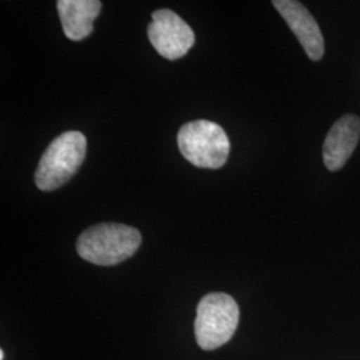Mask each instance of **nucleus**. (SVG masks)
Instances as JSON below:
<instances>
[{"label": "nucleus", "instance_id": "obj_1", "mask_svg": "<svg viewBox=\"0 0 360 360\" xmlns=\"http://www.w3.org/2000/svg\"><path fill=\"white\" fill-rule=\"evenodd\" d=\"M142 243V235L120 223H101L77 239L79 257L96 266H115L132 257Z\"/></svg>", "mask_w": 360, "mask_h": 360}, {"label": "nucleus", "instance_id": "obj_2", "mask_svg": "<svg viewBox=\"0 0 360 360\" xmlns=\"http://www.w3.org/2000/svg\"><path fill=\"white\" fill-rule=\"evenodd\" d=\"M87 150L86 136L67 131L52 141L39 160L35 184L41 191H53L71 179L82 166Z\"/></svg>", "mask_w": 360, "mask_h": 360}, {"label": "nucleus", "instance_id": "obj_3", "mask_svg": "<svg viewBox=\"0 0 360 360\" xmlns=\"http://www.w3.org/2000/svg\"><path fill=\"white\" fill-rule=\"evenodd\" d=\"M239 307L232 296L212 292L196 309L195 338L199 347L211 351L231 340L239 324Z\"/></svg>", "mask_w": 360, "mask_h": 360}, {"label": "nucleus", "instance_id": "obj_4", "mask_svg": "<svg viewBox=\"0 0 360 360\" xmlns=\"http://www.w3.org/2000/svg\"><path fill=\"white\" fill-rule=\"evenodd\" d=\"M178 146L191 165L211 169L223 167L231 150L226 131L208 120H195L181 126Z\"/></svg>", "mask_w": 360, "mask_h": 360}, {"label": "nucleus", "instance_id": "obj_5", "mask_svg": "<svg viewBox=\"0 0 360 360\" xmlns=\"http://www.w3.org/2000/svg\"><path fill=\"white\" fill-rule=\"evenodd\" d=\"M147 34L155 50L168 60L183 58L195 43L193 28L178 13L165 8L153 13Z\"/></svg>", "mask_w": 360, "mask_h": 360}, {"label": "nucleus", "instance_id": "obj_6", "mask_svg": "<svg viewBox=\"0 0 360 360\" xmlns=\"http://www.w3.org/2000/svg\"><path fill=\"white\" fill-rule=\"evenodd\" d=\"M272 6L295 34L309 59L319 62L324 55V39L315 18L306 6L296 0H274Z\"/></svg>", "mask_w": 360, "mask_h": 360}, {"label": "nucleus", "instance_id": "obj_7", "mask_svg": "<svg viewBox=\"0 0 360 360\" xmlns=\"http://www.w3.org/2000/svg\"><path fill=\"white\" fill-rule=\"evenodd\" d=\"M360 139V119L347 114L336 120L323 144V160L330 171L346 166Z\"/></svg>", "mask_w": 360, "mask_h": 360}, {"label": "nucleus", "instance_id": "obj_8", "mask_svg": "<svg viewBox=\"0 0 360 360\" xmlns=\"http://www.w3.org/2000/svg\"><path fill=\"white\" fill-rule=\"evenodd\" d=\"M56 7L65 37L75 41L92 34L94 20L102 11L98 0H59Z\"/></svg>", "mask_w": 360, "mask_h": 360}, {"label": "nucleus", "instance_id": "obj_9", "mask_svg": "<svg viewBox=\"0 0 360 360\" xmlns=\"http://www.w3.org/2000/svg\"><path fill=\"white\" fill-rule=\"evenodd\" d=\"M0 360H4V352H3V349L0 351Z\"/></svg>", "mask_w": 360, "mask_h": 360}]
</instances>
